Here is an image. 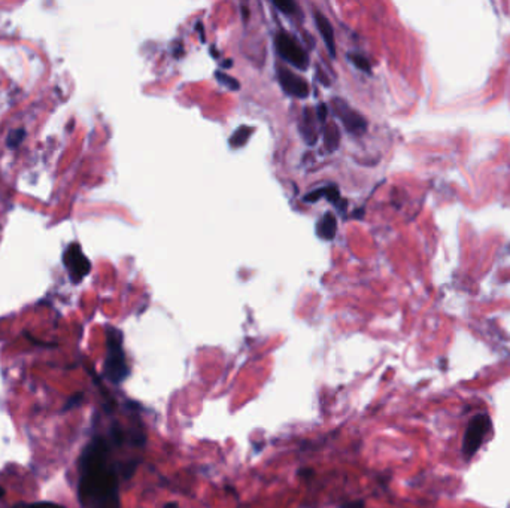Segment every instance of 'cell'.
I'll use <instances>...</instances> for the list:
<instances>
[{
	"mask_svg": "<svg viewBox=\"0 0 510 508\" xmlns=\"http://www.w3.org/2000/svg\"><path fill=\"white\" fill-rule=\"evenodd\" d=\"M112 440L95 435L80 458L78 497L84 508H121L120 466L112 461Z\"/></svg>",
	"mask_w": 510,
	"mask_h": 508,
	"instance_id": "obj_1",
	"label": "cell"
},
{
	"mask_svg": "<svg viewBox=\"0 0 510 508\" xmlns=\"http://www.w3.org/2000/svg\"><path fill=\"white\" fill-rule=\"evenodd\" d=\"M128 374L130 367L123 347V333L115 327H107V359L103 366V377L114 385H120Z\"/></svg>",
	"mask_w": 510,
	"mask_h": 508,
	"instance_id": "obj_2",
	"label": "cell"
},
{
	"mask_svg": "<svg viewBox=\"0 0 510 508\" xmlns=\"http://www.w3.org/2000/svg\"><path fill=\"white\" fill-rule=\"evenodd\" d=\"M490 429H491V421L490 416L485 413L478 414L470 421V423L466 428L464 440H463V453L466 456V459H470L472 456L476 454V452L483 445V441H485V437Z\"/></svg>",
	"mask_w": 510,
	"mask_h": 508,
	"instance_id": "obj_3",
	"label": "cell"
},
{
	"mask_svg": "<svg viewBox=\"0 0 510 508\" xmlns=\"http://www.w3.org/2000/svg\"><path fill=\"white\" fill-rule=\"evenodd\" d=\"M274 47H277L278 54L296 69L306 70L309 68V57L306 51L291 35L286 32L277 33V36H274Z\"/></svg>",
	"mask_w": 510,
	"mask_h": 508,
	"instance_id": "obj_4",
	"label": "cell"
},
{
	"mask_svg": "<svg viewBox=\"0 0 510 508\" xmlns=\"http://www.w3.org/2000/svg\"><path fill=\"white\" fill-rule=\"evenodd\" d=\"M63 263L66 270L69 271L71 279L78 283L81 282L91 270V264L90 259L84 255L81 246L78 243H72L71 246L66 247L63 255Z\"/></svg>",
	"mask_w": 510,
	"mask_h": 508,
	"instance_id": "obj_5",
	"label": "cell"
},
{
	"mask_svg": "<svg viewBox=\"0 0 510 508\" xmlns=\"http://www.w3.org/2000/svg\"><path fill=\"white\" fill-rule=\"evenodd\" d=\"M333 108L334 113L339 116L344 127L348 130V133L352 135L365 133V130H368V121H365L357 111L352 109L346 101H344L342 99H334Z\"/></svg>",
	"mask_w": 510,
	"mask_h": 508,
	"instance_id": "obj_6",
	"label": "cell"
},
{
	"mask_svg": "<svg viewBox=\"0 0 510 508\" xmlns=\"http://www.w3.org/2000/svg\"><path fill=\"white\" fill-rule=\"evenodd\" d=\"M278 78L286 94L294 96L297 99H306L309 96V84L302 76L296 75L289 69H281L278 72Z\"/></svg>",
	"mask_w": 510,
	"mask_h": 508,
	"instance_id": "obj_7",
	"label": "cell"
},
{
	"mask_svg": "<svg viewBox=\"0 0 510 508\" xmlns=\"http://www.w3.org/2000/svg\"><path fill=\"white\" fill-rule=\"evenodd\" d=\"M313 17H315L317 27L322 36V41H324L327 49H329L330 56L334 58L336 57V41H334V30H333V25L330 23V20L318 11L313 14Z\"/></svg>",
	"mask_w": 510,
	"mask_h": 508,
	"instance_id": "obj_8",
	"label": "cell"
},
{
	"mask_svg": "<svg viewBox=\"0 0 510 508\" xmlns=\"http://www.w3.org/2000/svg\"><path fill=\"white\" fill-rule=\"evenodd\" d=\"M317 233H318V236L322 240H333L336 237V233H337L336 216L329 213V212L324 213V216L320 219V223H318Z\"/></svg>",
	"mask_w": 510,
	"mask_h": 508,
	"instance_id": "obj_9",
	"label": "cell"
},
{
	"mask_svg": "<svg viewBox=\"0 0 510 508\" xmlns=\"http://www.w3.org/2000/svg\"><path fill=\"white\" fill-rule=\"evenodd\" d=\"M321 197L329 199L333 204H336L339 207V200H340V191L336 185H327L324 188L315 190L309 194L305 195L306 202H318Z\"/></svg>",
	"mask_w": 510,
	"mask_h": 508,
	"instance_id": "obj_10",
	"label": "cell"
},
{
	"mask_svg": "<svg viewBox=\"0 0 510 508\" xmlns=\"http://www.w3.org/2000/svg\"><path fill=\"white\" fill-rule=\"evenodd\" d=\"M254 132L253 127H239L236 132H234V135L230 137V147L231 148H241L243 147L245 143L248 142V139L251 137Z\"/></svg>",
	"mask_w": 510,
	"mask_h": 508,
	"instance_id": "obj_11",
	"label": "cell"
},
{
	"mask_svg": "<svg viewBox=\"0 0 510 508\" xmlns=\"http://www.w3.org/2000/svg\"><path fill=\"white\" fill-rule=\"evenodd\" d=\"M312 121L313 120H312L310 109H305L302 135H303V137L306 139V142L309 143V145H313V143L317 142V133H315V128H313V125H312Z\"/></svg>",
	"mask_w": 510,
	"mask_h": 508,
	"instance_id": "obj_12",
	"label": "cell"
},
{
	"mask_svg": "<svg viewBox=\"0 0 510 508\" xmlns=\"http://www.w3.org/2000/svg\"><path fill=\"white\" fill-rule=\"evenodd\" d=\"M339 142H340V133L334 124L329 125V130L325 132V137H324V143L325 148L329 152H334L339 148Z\"/></svg>",
	"mask_w": 510,
	"mask_h": 508,
	"instance_id": "obj_13",
	"label": "cell"
},
{
	"mask_svg": "<svg viewBox=\"0 0 510 508\" xmlns=\"http://www.w3.org/2000/svg\"><path fill=\"white\" fill-rule=\"evenodd\" d=\"M273 5L286 16L298 14V6L296 2H291V0H274Z\"/></svg>",
	"mask_w": 510,
	"mask_h": 508,
	"instance_id": "obj_14",
	"label": "cell"
},
{
	"mask_svg": "<svg viewBox=\"0 0 510 508\" xmlns=\"http://www.w3.org/2000/svg\"><path fill=\"white\" fill-rule=\"evenodd\" d=\"M215 78H217V80L219 81V84H222V85H224V87H227V88H230V89H234V91H236V89H239L241 88V85H239V81L238 80H234V78H231L230 75H227V73H224V72H215Z\"/></svg>",
	"mask_w": 510,
	"mask_h": 508,
	"instance_id": "obj_15",
	"label": "cell"
},
{
	"mask_svg": "<svg viewBox=\"0 0 510 508\" xmlns=\"http://www.w3.org/2000/svg\"><path fill=\"white\" fill-rule=\"evenodd\" d=\"M348 58L357 69H360V70L365 72V73H370L372 66H370V63L368 61V58H365V57L360 56V54H349Z\"/></svg>",
	"mask_w": 510,
	"mask_h": 508,
	"instance_id": "obj_16",
	"label": "cell"
},
{
	"mask_svg": "<svg viewBox=\"0 0 510 508\" xmlns=\"http://www.w3.org/2000/svg\"><path fill=\"white\" fill-rule=\"evenodd\" d=\"M14 508H64L54 502H33V504H18Z\"/></svg>",
	"mask_w": 510,
	"mask_h": 508,
	"instance_id": "obj_17",
	"label": "cell"
},
{
	"mask_svg": "<svg viewBox=\"0 0 510 508\" xmlns=\"http://www.w3.org/2000/svg\"><path fill=\"white\" fill-rule=\"evenodd\" d=\"M23 137H24V130H17V132H12L9 135V139H8V145L9 147H17Z\"/></svg>",
	"mask_w": 510,
	"mask_h": 508,
	"instance_id": "obj_18",
	"label": "cell"
},
{
	"mask_svg": "<svg viewBox=\"0 0 510 508\" xmlns=\"http://www.w3.org/2000/svg\"><path fill=\"white\" fill-rule=\"evenodd\" d=\"M83 398H84V395H83L81 392L75 394L73 397L69 398V401H68V404H66V407H64V410L68 411L69 409H73V407H76V406H80V404L83 402Z\"/></svg>",
	"mask_w": 510,
	"mask_h": 508,
	"instance_id": "obj_19",
	"label": "cell"
},
{
	"mask_svg": "<svg viewBox=\"0 0 510 508\" xmlns=\"http://www.w3.org/2000/svg\"><path fill=\"white\" fill-rule=\"evenodd\" d=\"M339 508H365V504L363 500H357V501H348L340 504Z\"/></svg>",
	"mask_w": 510,
	"mask_h": 508,
	"instance_id": "obj_20",
	"label": "cell"
},
{
	"mask_svg": "<svg viewBox=\"0 0 510 508\" xmlns=\"http://www.w3.org/2000/svg\"><path fill=\"white\" fill-rule=\"evenodd\" d=\"M298 474L303 480H310L313 476H315V471H313L312 468H302V470L298 471Z\"/></svg>",
	"mask_w": 510,
	"mask_h": 508,
	"instance_id": "obj_21",
	"label": "cell"
},
{
	"mask_svg": "<svg viewBox=\"0 0 510 508\" xmlns=\"http://www.w3.org/2000/svg\"><path fill=\"white\" fill-rule=\"evenodd\" d=\"M317 116L320 123H325V116H327V106L324 105V103H321L320 108L317 109Z\"/></svg>",
	"mask_w": 510,
	"mask_h": 508,
	"instance_id": "obj_22",
	"label": "cell"
},
{
	"mask_svg": "<svg viewBox=\"0 0 510 508\" xmlns=\"http://www.w3.org/2000/svg\"><path fill=\"white\" fill-rule=\"evenodd\" d=\"M163 508H179V505H178V502H167V504H164Z\"/></svg>",
	"mask_w": 510,
	"mask_h": 508,
	"instance_id": "obj_23",
	"label": "cell"
},
{
	"mask_svg": "<svg viewBox=\"0 0 510 508\" xmlns=\"http://www.w3.org/2000/svg\"><path fill=\"white\" fill-rule=\"evenodd\" d=\"M4 495H5V489L0 486V498H4Z\"/></svg>",
	"mask_w": 510,
	"mask_h": 508,
	"instance_id": "obj_24",
	"label": "cell"
}]
</instances>
